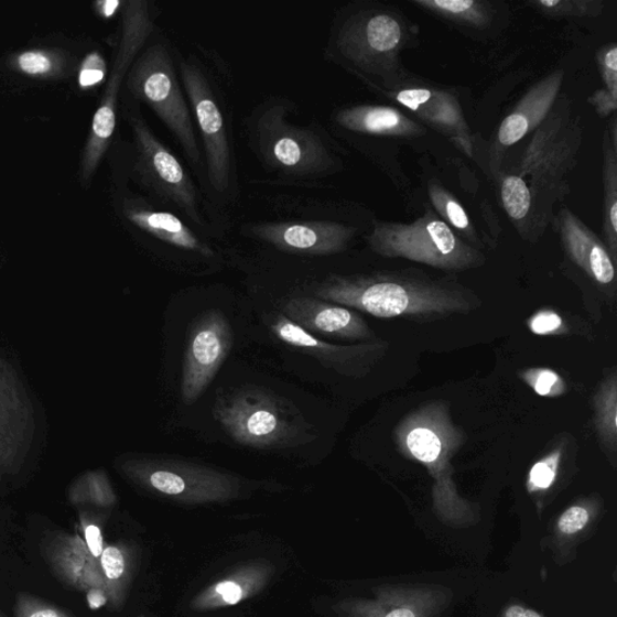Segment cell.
<instances>
[{
    "instance_id": "f1b7e54d",
    "label": "cell",
    "mask_w": 617,
    "mask_h": 617,
    "mask_svg": "<svg viewBox=\"0 0 617 617\" xmlns=\"http://www.w3.org/2000/svg\"><path fill=\"white\" fill-rule=\"evenodd\" d=\"M72 504L93 505L98 508H112L118 501L112 487L105 474H89L83 481L77 483L71 492Z\"/></svg>"
},
{
    "instance_id": "6da1fadb",
    "label": "cell",
    "mask_w": 617,
    "mask_h": 617,
    "mask_svg": "<svg viewBox=\"0 0 617 617\" xmlns=\"http://www.w3.org/2000/svg\"><path fill=\"white\" fill-rule=\"evenodd\" d=\"M581 127L560 107L540 123L520 159L501 173V203L524 237L543 234L581 148Z\"/></svg>"
},
{
    "instance_id": "603a6c76",
    "label": "cell",
    "mask_w": 617,
    "mask_h": 617,
    "mask_svg": "<svg viewBox=\"0 0 617 617\" xmlns=\"http://www.w3.org/2000/svg\"><path fill=\"white\" fill-rule=\"evenodd\" d=\"M128 215L139 228L172 247L196 252L203 257L214 256L207 243H204L180 218L171 213L138 208Z\"/></svg>"
},
{
    "instance_id": "f546056e",
    "label": "cell",
    "mask_w": 617,
    "mask_h": 617,
    "mask_svg": "<svg viewBox=\"0 0 617 617\" xmlns=\"http://www.w3.org/2000/svg\"><path fill=\"white\" fill-rule=\"evenodd\" d=\"M603 76L604 89H600L591 101L602 116H608L617 106V47L610 45L603 50L598 58Z\"/></svg>"
},
{
    "instance_id": "7bdbcfd3",
    "label": "cell",
    "mask_w": 617,
    "mask_h": 617,
    "mask_svg": "<svg viewBox=\"0 0 617 617\" xmlns=\"http://www.w3.org/2000/svg\"><path fill=\"white\" fill-rule=\"evenodd\" d=\"M120 6V2H118V0H109V2L105 3V15L106 17H111L113 14V12L116 11V9H118V7Z\"/></svg>"
},
{
    "instance_id": "836d02e7",
    "label": "cell",
    "mask_w": 617,
    "mask_h": 617,
    "mask_svg": "<svg viewBox=\"0 0 617 617\" xmlns=\"http://www.w3.org/2000/svg\"><path fill=\"white\" fill-rule=\"evenodd\" d=\"M14 611L15 617H73L54 604L25 593L18 594Z\"/></svg>"
},
{
    "instance_id": "d590c367",
    "label": "cell",
    "mask_w": 617,
    "mask_h": 617,
    "mask_svg": "<svg viewBox=\"0 0 617 617\" xmlns=\"http://www.w3.org/2000/svg\"><path fill=\"white\" fill-rule=\"evenodd\" d=\"M542 11L554 17H587L597 14L599 3L597 2H573V0H539L533 3Z\"/></svg>"
},
{
    "instance_id": "7402d4cb",
    "label": "cell",
    "mask_w": 617,
    "mask_h": 617,
    "mask_svg": "<svg viewBox=\"0 0 617 617\" xmlns=\"http://www.w3.org/2000/svg\"><path fill=\"white\" fill-rule=\"evenodd\" d=\"M336 120L345 130L369 136L407 137L415 136L421 131L416 123L391 107L347 108L337 113Z\"/></svg>"
},
{
    "instance_id": "8992f818",
    "label": "cell",
    "mask_w": 617,
    "mask_h": 617,
    "mask_svg": "<svg viewBox=\"0 0 617 617\" xmlns=\"http://www.w3.org/2000/svg\"><path fill=\"white\" fill-rule=\"evenodd\" d=\"M121 470L144 490L180 505L226 504L241 492L235 475L186 461L137 457L125 461Z\"/></svg>"
},
{
    "instance_id": "277c9868",
    "label": "cell",
    "mask_w": 617,
    "mask_h": 617,
    "mask_svg": "<svg viewBox=\"0 0 617 617\" xmlns=\"http://www.w3.org/2000/svg\"><path fill=\"white\" fill-rule=\"evenodd\" d=\"M213 415L231 440L257 450L299 447L317 435L294 403L260 386L218 396Z\"/></svg>"
},
{
    "instance_id": "b9f144b4",
    "label": "cell",
    "mask_w": 617,
    "mask_h": 617,
    "mask_svg": "<svg viewBox=\"0 0 617 617\" xmlns=\"http://www.w3.org/2000/svg\"><path fill=\"white\" fill-rule=\"evenodd\" d=\"M505 617H543V616L532 609H527L521 606H511L506 610Z\"/></svg>"
},
{
    "instance_id": "e575fe53",
    "label": "cell",
    "mask_w": 617,
    "mask_h": 617,
    "mask_svg": "<svg viewBox=\"0 0 617 617\" xmlns=\"http://www.w3.org/2000/svg\"><path fill=\"white\" fill-rule=\"evenodd\" d=\"M105 522V518L96 516L94 512H80L79 534L84 538L91 554L98 560L106 548L105 535H102Z\"/></svg>"
},
{
    "instance_id": "1f68e13d",
    "label": "cell",
    "mask_w": 617,
    "mask_h": 617,
    "mask_svg": "<svg viewBox=\"0 0 617 617\" xmlns=\"http://www.w3.org/2000/svg\"><path fill=\"white\" fill-rule=\"evenodd\" d=\"M430 196L433 205L447 225H452L457 230L465 231L468 236L472 234L470 221L465 209L448 192L440 186L432 185L430 187Z\"/></svg>"
},
{
    "instance_id": "44dd1931",
    "label": "cell",
    "mask_w": 617,
    "mask_h": 617,
    "mask_svg": "<svg viewBox=\"0 0 617 617\" xmlns=\"http://www.w3.org/2000/svg\"><path fill=\"white\" fill-rule=\"evenodd\" d=\"M559 86L560 77H551L542 86L535 87L530 96L522 100L521 106L501 122L498 131L499 144L516 145L533 127L542 123L554 102Z\"/></svg>"
},
{
    "instance_id": "52a82bcc",
    "label": "cell",
    "mask_w": 617,
    "mask_h": 617,
    "mask_svg": "<svg viewBox=\"0 0 617 617\" xmlns=\"http://www.w3.org/2000/svg\"><path fill=\"white\" fill-rule=\"evenodd\" d=\"M251 140L257 156L288 176L315 177L336 165L325 140L312 128L291 125L284 106H268L257 113Z\"/></svg>"
},
{
    "instance_id": "74e56055",
    "label": "cell",
    "mask_w": 617,
    "mask_h": 617,
    "mask_svg": "<svg viewBox=\"0 0 617 617\" xmlns=\"http://www.w3.org/2000/svg\"><path fill=\"white\" fill-rule=\"evenodd\" d=\"M530 329L538 336H550V334H560L565 332V325L562 317L555 312H539L529 323Z\"/></svg>"
},
{
    "instance_id": "4316f807",
    "label": "cell",
    "mask_w": 617,
    "mask_h": 617,
    "mask_svg": "<svg viewBox=\"0 0 617 617\" xmlns=\"http://www.w3.org/2000/svg\"><path fill=\"white\" fill-rule=\"evenodd\" d=\"M595 427L603 448L615 454L617 445V380L616 371L609 372L594 398Z\"/></svg>"
},
{
    "instance_id": "ab89813d",
    "label": "cell",
    "mask_w": 617,
    "mask_h": 617,
    "mask_svg": "<svg viewBox=\"0 0 617 617\" xmlns=\"http://www.w3.org/2000/svg\"><path fill=\"white\" fill-rule=\"evenodd\" d=\"M116 116L115 111L109 108L101 107L95 115L94 132L102 140L109 139L115 130Z\"/></svg>"
},
{
    "instance_id": "3957f363",
    "label": "cell",
    "mask_w": 617,
    "mask_h": 617,
    "mask_svg": "<svg viewBox=\"0 0 617 617\" xmlns=\"http://www.w3.org/2000/svg\"><path fill=\"white\" fill-rule=\"evenodd\" d=\"M465 441V432L456 426L442 402L413 411L394 431V442L402 455L421 463L430 473L435 512L452 526H466L474 520L472 506L458 496L453 479L452 462Z\"/></svg>"
},
{
    "instance_id": "5bb4252c",
    "label": "cell",
    "mask_w": 617,
    "mask_h": 617,
    "mask_svg": "<svg viewBox=\"0 0 617 617\" xmlns=\"http://www.w3.org/2000/svg\"><path fill=\"white\" fill-rule=\"evenodd\" d=\"M446 587L381 586L371 599H345L333 606L339 617H435L452 600Z\"/></svg>"
},
{
    "instance_id": "30bf717a",
    "label": "cell",
    "mask_w": 617,
    "mask_h": 617,
    "mask_svg": "<svg viewBox=\"0 0 617 617\" xmlns=\"http://www.w3.org/2000/svg\"><path fill=\"white\" fill-rule=\"evenodd\" d=\"M234 332L229 321L221 311L205 312L191 326L187 337L182 397L185 404L191 405L207 391L226 361Z\"/></svg>"
},
{
    "instance_id": "d4e9b609",
    "label": "cell",
    "mask_w": 617,
    "mask_h": 617,
    "mask_svg": "<svg viewBox=\"0 0 617 617\" xmlns=\"http://www.w3.org/2000/svg\"><path fill=\"white\" fill-rule=\"evenodd\" d=\"M398 102L434 126L463 130V116L454 97L426 88H408L394 96Z\"/></svg>"
},
{
    "instance_id": "2e32d148",
    "label": "cell",
    "mask_w": 617,
    "mask_h": 617,
    "mask_svg": "<svg viewBox=\"0 0 617 617\" xmlns=\"http://www.w3.org/2000/svg\"><path fill=\"white\" fill-rule=\"evenodd\" d=\"M250 234L284 252L331 256L349 246L355 229L332 221H290L256 225Z\"/></svg>"
},
{
    "instance_id": "8fae6325",
    "label": "cell",
    "mask_w": 617,
    "mask_h": 617,
    "mask_svg": "<svg viewBox=\"0 0 617 617\" xmlns=\"http://www.w3.org/2000/svg\"><path fill=\"white\" fill-rule=\"evenodd\" d=\"M140 174L165 203L182 210L192 223L203 224L198 193L182 163L153 134L147 123L136 122Z\"/></svg>"
},
{
    "instance_id": "60d3db41",
    "label": "cell",
    "mask_w": 617,
    "mask_h": 617,
    "mask_svg": "<svg viewBox=\"0 0 617 617\" xmlns=\"http://www.w3.org/2000/svg\"><path fill=\"white\" fill-rule=\"evenodd\" d=\"M19 63L21 69L29 74H42L48 72L51 68L48 58L36 53L23 54L20 56Z\"/></svg>"
},
{
    "instance_id": "484cf974",
    "label": "cell",
    "mask_w": 617,
    "mask_h": 617,
    "mask_svg": "<svg viewBox=\"0 0 617 617\" xmlns=\"http://www.w3.org/2000/svg\"><path fill=\"white\" fill-rule=\"evenodd\" d=\"M611 131L604 137V236L608 250L616 261L617 253V161H616V120Z\"/></svg>"
},
{
    "instance_id": "ba28073f",
    "label": "cell",
    "mask_w": 617,
    "mask_h": 617,
    "mask_svg": "<svg viewBox=\"0 0 617 617\" xmlns=\"http://www.w3.org/2000/svg\"><path fill=\"white\" fill-rule=\"evenodd\" d=\"M133 89L176 138L191 163L199 165L201 150L193 130L192 112L169 48L160 43L149 47L136 68Z\"/></svg>"
},
{
    "instance_id": "ffe728a7",
    "label": "cell",
    "mask_w": 617,
    "mask_h": 617,
    "mask_svg": "<svg viewBox=\"0 0 617 617\" xmlns=\"http://www.w3.org/2000/svg\"><path fill=\"white\" fill-rule=\"evenodd\" d=\"M274 567L266 561L240 565L220 581L205 587L190 603L192 610L212 611L237 606L266 588L274 575Z\"/></svg>"
},
{
    "instance_id": "ee69618b",
    "label": "cell",
    "mask_w": 617,
    "mask_h": 617,
    "mask_svg": "<svg viewBox=\"0 0 617 617\" xmlns=\"http://www.w3.org/2000/svg\"><path fill=\"white\" fill-rule=\"evenodd\" d=\"M0 617H7L2 611H0Z\"/></svg>"
},
{
    "instance_id": "83f0119b",
    "label": "cell",
    "mask_w": 617,
    "mask_h": 617,
    "mask_svg": "<svg viewBox=\"0 0 617 617\" xmlns=\"http://www.w3.org/2000/svg\"><path fill=\"white\" fill-rule=\"evenodd\" d=\"M415 4L463 24L481 25L487 22L484 4L475 0H418Z\"/></svg>"
},
{
    "instance_id": "4fadbf2b",
    "label": "cell",
    "mask_w": 617,
    "mask_h": 617,
    "mask_svg": "<svg viewBox=\"0 0 617 617\" xmlns=\"http://www.w3.org/2000/svg\"><path fill=\"white\" fill-rule=\"evenodd\" d=\"M270 329L282 343L311 356L325 368L347 378H365L388 354V342L372 340L353 345L329 344L292 323L284 314L277 315Z\"/></svg>"
},
{
    "instance_id": "ac0fdd59",
    "label": "cell",
    "mask_w": 617,
    "mask_h": 617,
    "mask_svg": "<svg viewBox=\"0 0 617 617\" xmlns=\"http://www.w3.org/2000/svg\"><path fill=\"white\" fill-rule=\"evenodd\" d=\"M284 315L313 336L351 342L377 340L366 320L353 308L317 299H293L285 303Z\"/></svg>"
},
{
    "instance_id": "d6a6232c",
    "label": "cell",
    "mask_w": 617,
    "mask_h": 617,
    "mask_svg": "<svg viewBox=\"0 0 617 617\" xmlns=\"http://www.w3.org/2000/svg\"><path fill=\"white\" fill-rule=\"evenodd\" d=\"M521 378L539 396L559 397L567 390L564 380L552 369H529L522 372Z\"/></svg>"
},
{
    "instance_id": "9c48e42d",
    "label": "cell",
    "mask_w": 617,
    "mask_h": 617,
    "mask_svg": "<svg viewBox=\"0 0 617 617\" xmlns=\"http://www.w3.org/2000/svg\"><path fill=\"white\" fill-rule=\"evenodd\" d=\"M190 109L198 122L207 158L208 178L216 193L227 192L230 184L231 154L223 110L203 72L188 61L180 66Z\"/></svg>"
},
{
    "instance_id": "8d00e7d4",
    "label": "cell",
    "mask_w": 617,
    "mask_h": 617,
    "mask_svg": "<svg viewBox=\"0 0 617 617\" xmlns=\"http://www.w3.org/2000/svg\"><path fill=\"white\" fill-rule=\"evenodd\" d=\"M591 519L589 510L583 506H573L565 510L558 521V530L564 535L582 532Z\"/></svg>"
},
{
    "instance_id": "d6986e66",
    "label": "cell",
    "mask_w": 617,
    "mask_h": 617,
    "mask_svg": "<svg viewBox=\"0 0 617 617\" xmlns=\"http://www.w3.org/2000/svg\"><path fill=\"white\" fill-rule=\"evenodd\" d=\"M558 220L570 260L596 284L611 286L615 282V260L607 247L571 210L563 209Z\"/></svg>"
},
{
    "instance_id": "7a4b0ae2",
    "label": "cell",
    "mask_w": 617,
    "mask_h": 617,
    "mask_svg": "<svg viewBox=\"0 0 617 617\" xmlns=\"http://www.w3.org/2000/svg\"><path fill=\"white\" fill-rule=\"evenodd\" d=\"M315 299L379 318L424 323L466 315L481 306L478 295L467 288L416 269L329 275L315 288Z\"/></svg>"
},
{
    "instance_id": "4dcf8cb0",
    "label": "cell",
    "mask_w": 617,
    "mask_h": 617,
    "mask_svg": "<svg viewBox=\"0 0 617 617\" xmlns=\"http://www.w3.org/2000/svg\"><path fill=\"white\" fill-rule=\"evenodd\" d=\"M563 461V447L552 450L542 459L534 463L530 469L529 477H527V490L530 494L545 492L555 485L561 463Z\"/></svg>"
},
{
    "instance_id": "e0dca14e",
    "label": "cell",
    "mask_w": 617,
    "mask_h": 617,
    "mask_svg": "<svg viewBox=\"0 0 617 617\" xmlns=\"http://www.w3.org/2000/svg\"><path fill=\"white\" fill-rule=\"evenodd\" d=\"M43 555L51 572L64 586L87 595L105 591L100 562L79 533L56 532L44 539Z\"/></svg>"
},
{
    "instance_id": "cb8c5ba5",
    "label": "cell",
    "mask_w": 617,
    "mask_h": 617,
    "mask_svg": "<svg viewBox=\"0 0 617 617\" xmlns=\"http://www.w3.org/2000/svg\"><path fill=\"white\" fill-rule=\"evenodd\" d=\"M99 562L109 606L112 610H120L136 571V551L126 542L106 545Z\"/></svg>"
},
{
    "instance_id": "9a60e30c",
    "label": "cell",
    "mask_w": 617,
    "mask_h": 617,
    "mask_svg": "<svg viewBox=\"0 0 617 617\" xmlns=\"http://www.w3.org/2000/svg\"><path fill=\"white\" fill-rule=\"evenodd\" d=\"M404 41L400 20L386 11L364 12L347 20L337 39L340 54L364 69L377 68Z\"/></svg>"
},
{
    "instance_id": "7c38bea8",
    "label": "cell",
    "mask_w": 617,
    "mask_h": 617,
    "mask_svg": "<svg viewBox=\"0 0 617 617\" xmlns=\"http://www.w3.org/2000/svg\"><path fill=\"white\" fill-rule=\"evenodd\" d=\"M34 433L31 398L17 370L0 357V481L20 470Z\"/></svg>"
},
{
    "instance_id": "5b68a950",
    "label": "cell",
    "mask_w": 617,
    "mask_h": 617,
    "mask_svg": "<svg viewBox=\"0 0 617 617\" xmlns=\"http://www.w3.org/2000/svg\"><path fill=\"white\" fill-rule=\"evenodd\" d=\"M368 242L386 259H403L446 272H462L484 262L478 250L431 212L411 224L377 223Z\"/></svg>"
},
{
    "instance_id": "f35d334b",
    "label": "cell",
    "mask_w": 617,
    "mask_h": 617,
    "mask_svg": "<svg viewBox=\"0 0 617 617\" xmlns=\"http://www.w3.org/2000/svg\"><path fill=\"white\" fill-rule=\"evenodd\" d=\"M106 74V64L97 55L88 56L80 73V85L88 87L102 80Z\"/></svg>"
}]
</instances>
